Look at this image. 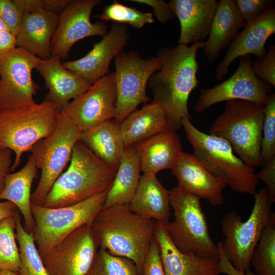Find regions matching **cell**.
I'll return each mask as SVG.
<instances>
[{
  "label": "cell",
  "instance_id": "obj_1",
  "mask_svg": "<svg viewBox=\"0 0 275 275\" xmlns=\"http://www.w3.org/2000/svg\"><path fill=\"white\" fill-rule=\"evenodd\" d=\"M203 44L202 41L189 46L178 44L160 48L156 56L160 68L148 80L153 92V102L161 107L171 128L175 130L182 127L184 118L191 119L188 100L191 92L199 86L197 53Z\"/></svg>",
  "mask_w": 275,
  "mask_h": 275
},
{
  "label": "cell",
  "instance_id": "obj_2",
  "mask_svg": "<svg viewBox=\"0 0 275 275\" xmlns=\"http://www.w3.org/2000/svg\"><path fill=\"white\" fill-rule=\"evenodd\" d=\"M156 224L155 220L132 212L124 204L102 208L92 228L100 249L131 260L142 275Z\"/></svg>",
  "mask_w": 275,
  "mask_h": 275
},
{
  "label": "cell",
  "instance_id": "obj_3",
  "mask_svg": "<svg viewBox=\"0 0 275 275\" xmlns=\"http://www.w3.org/2000/svg\"><path fill=\"white\" fill-rule=\"evenodd\" d=\"M67 170L54 183L43 206L60 208L82 202L108 189L116 171L100 159L79 140Z\"/></svg>",
  "mask_w": 275,
  "mask_h": 275
},
{
  "label": "cell",
  "instance_id": "obj_4",
  "mask_svg": "<svg viewBox=\"0 0 275 275\" xmlns=\"http://www.w3.org/2000/svg\"><path fill=\"white\" fill-rule=\"evenodd\" d=\"M193 156L214 175L224 180L234 191L254 195L259 180L254 167L236 156L226 140L198 129L191 120L182 121Z\"/></svg>",
  "mask_w": 275,
  "mask_h": 275
},
{
  "label": "cell",
  "instance_id": "obj_5",
  "mask_svg": "<svg viewBox=\"0 0 275 275\" xmlns=\"http://www.w3.org/2000/svg\"><path fill=\"white\" fill-rule=\"evenodd\" d=\"M264 117L263 106L245 100L227 101L209 134L227 141L249 166L259 167Z\"/></svg>",
  "mask_w": 275,
  "mask_h": 275
},
{
  "label": "cell",
  "instance_id": "obj_6",
  "mask_svg": "<svg viewBox=\"0 0 275 275\" xmlns=\"http://www.w3.org/2000/svg\"><path fill=\"white\" fill-rule=\"evenodd\" d=\"M169 194L174 218L164 226L174 245L184 253L218 259L217 243L210 235L201 199L178 185Z\"/></svg>",
  "mask_w": 275,
  "mask_h": 275
},
{
  "label": "cell",
  "instance_id": "obj_7",
  "mask_svg": "<svg viewBox=\"0 0 275 275\" xmlns=\"http://www.w3.org/2000/svg\"><path fill=\"white\" fill-rule=\"evenodd\" d=\"M60 111L45 99L39 103L0 112V148L15 154L11 168L20 164L22 155L54 129Z\"/></svg>",
  "mask_w": 275,
  "mask_h": 275
},
{
  "label": "cell",
  "instance_id": "obj_8",
  "mask_svg": "<svg viewBox=\"0 0 275 275\" xmlns=\"http://www.w3.org/2000/svg\"><path fill=\"white\" fill-rule=\"evenodd\" d=\"M109 189L63 207L47 208L31 203L35 221L32 233L41 258L80 226L92 225L103 208Z\"/></svg>",
  "mask_w": 275,
  "mask_h": 275
},
{
  "label": "cell",
  "instance_id": "obj_9",
  "mask_svg": "<svg viewBox=\"0 0 275 275\" xmlns=\"http://www.w3.org/2000/svg\"><path fill=\"white\" fill-rule=\"evenodd\" d=\"M253 196L254 206L247 220L243 222L240 215L231 211L224 214L221 221L225 254L234 268L242 273L250 268L252 255L272 212L265 187Z\"/></svg>",
  "mask_w": 275,
  "mask_h": 275
},
{
  "label": "cell",
  "instance_id": "obj_10",
  "mask_svg": "<svg viewBox=\"0 0 275 275\" xmlns=\"http://www.w3.org/2000/svg\"><path fill=\"white\" fill-rule=\"evenodd\" d=\"M81 132L70 119L60 112L53 130L32 147L30 152L37 168L41 170V176L31 194V203L43 205L54 183L70 161Z\"/></svg>",
  "mask_w": 275,
  "mask_h": 275
},
{
  "label": "cell",
  "instance_id": "obj_11",
  "mask_svg": "<svg viewBox=\"0 0 275 275\" xmlns=\"http://www.w3.org/2000/svg\"><path fill=\"white\" fill-rule=\"evenodd\" d=\"M114 61L117 91L114 120L120 124L140 104L150 100L146 94L147 84L159 70L160 63L156 57L146 59L133 51H122Z\"/></svg>",
  "mask_w": 275,
  "mask_h": 275
},
{
  "label": "cell",
  "instance_id": "obj_12",
  "mask_svg": "<svg viewBox=\"0 0 275 275\" xmlns=\"http://www.w3.org/2000/svg\"><path fill=\"white\" fill-rule=\"evenodd\" d=\"M41 60L18 47L0 56V112L36 103L32 71Z\"/></svg>",
  "mask_w": 275,
  "mask_h": 275
},
{
  "label": "cell",
  "instance_id": "obj_13",
  "mask_svg": "<svg viewBox=\"0 0 275 275\" xmlns=\"http://www.w3.org/2000/svg\"><path fill=\"white\" fill-rule=\"evenodd\" d=\"M238 66L228 79L209 89H201L195 111L201 114L210 106L223 101L241 100L265 106L271 86L258 78L252 69L251 55L239 58Z\"/></svg>",
  "mask_w": 275,
  "mask_h": 275
},
{
  "label": "cell",
  "instance_id": "obj_14",
  "mask_svg": "<svg viewBox=\"0 0 275 275\" xmlns=\"http://www.w3.org/2000/svg\"><path fill=\"white\" fill-rule=\"evenodd\" d=\"M98 248L92 225L85 224L42 259L49 275H88Z\"/></svg>",
  "mask_w": 275,
  "mask_h": 275
},
{
  "label": "cell",
  "instance_id": "obj_15",
  "mask_svg": "<svg viewBox=\"0 0 275 275\" xmlns=\"http://www.w3.org/2000/svg\"><path fill=\"white\" fill-rule=\"evenodd\" d=\"M116 100L113 72L94 81L85 93L70 102L60 112L84 132L114 118Z\"/></svg>",
  "mask_w": 275,
  "mask_h": 275
},
{
  "label": "cell",
  "instance_id": "obj_16",
  "mask_svg": "<svg viewBox=\"0 0 275 275\" xmlns=\"http://www.w3.org/2000/svg\"><path fill=\"white\" fill-rule=\"evenodd\" d=\"M100 0H71L59 14L58 23L52 38L51 56L66 58L72 46L79 40L108 32L106 24L92 22L91 14Z\"/></svg>",
  "mask_w": 275,
  "mask_h": 275
},
{
  "label": "cell",
  "instance_id": "obj_17",
  "mask_svg": "<svg viewBox=\"0 0 275 275\" xmlns=\"http://www.w3.org/2000/svg\"><path fill=\"white\" fill-rule=\"evenodd\" d=\"M129 40L126 24L114 22L102 39L79 59L62 63L65 68L93 84L108 73L111 61L121 53Z\"/></svg>",
  "mask_w": 275,
  "mask_h": 275
},
{
  "label": "cell",
  "instance_id": "obj_18",
  "mask_svg": "<svg viewBox=\"0 0 275 275\" xmlns=\"http://www.w3.org/2000/svg\"><path fill=\"white\" fill-rule=\"evenodd\" d=\"M275 33V6L271 5L253 21L246 23L229 45L226 54L215 70L216 80H221L228 73L229 68L237 58L254 55L261 59L266 53L267 39Z\"/></svg>",
  "mask_w": 275,
  "mask_h": 275
},
{
  "label": "cell",
  "instance_id": "obj_19",
  "mask_svg": "<svg viewBox=\"0 0 275 275\" xmlns=\"http://www.w3.org/2000/svg\"><path fill=\"white\" fill-rule=\"evenodd\" d=\"M178 185L185 191L203 199L213 206L222 205L226 182L214 175L193 154L182 152L171 169Z\"/></svg>",
  "mask_w": 275,
  "mask_h": 275
},
{
  "label": "cell",
  "instance_id": "obj_20",
  "mask_svg": "<svg viewBox=\"0 0 275 275\" xmlns=\"http://www.w3.org/2000/svg\"><path fill=\"white\" fill-rule=\"evenodd\" d=\"M153 236L159 250L165 275H219L217 259L181 252L169 237L164 225L156 222Z\"/></svg>",
  "mask_w": 275,
  "mask_h": 275
},
{
  "label": "cell",
  "instance_id": "obj_21",
  "mask_svg": "<svg viewBox=\"0 0 275 275\" xmlns=\"http://www.w3.org/2000/svg\"><path fill=\"white\" fill-rule=\"evenodd\" d=\"M36 70L45 81L48 89L45 99L60 112L70 102L85 93L92 84L64 67L56 57L41 60Z\"/></svg>",
  "mask_w": 275,
  "mask_h": 275
},
{
  "label": "cell",
  "instance_id": "obj_22",
  "mask_svg": "<svg viewBox=\"0 0 275 275\" xmlns=\"http://www.w3.org/2000/svg\"><path fill=\"white\" fill-rule=\"evenodd\" d=\"M218 2L215 0H171L169 3L179 19L178 44L187 46L208 36Z\"/></svg>",
  "mask_w": 275,
  "mask_h": 275
},
{
  "label": "cell",
  "instance_id": "obj_23",
  "mask_svg": "<svg viewBox=\"0 0 275 275\" xmlns=\"http://www.w3.org/2000/svg\"><path fill=\"white\" fill-rule=\"evenodd\" d=\"M59 14L50 11L24 13L16 46L44 60L51 56L50 46Z\"/></svg>",
  "mask_w": 275,
  "mask_h": 275
},
{
  "label": "cell",
  "instance_id": "obj_24",
  "mask_svg": "<svg viewBox=\"0 0 275 275\" xmlns=\"http://www.w3.org/2000/svg\"><path fill=\"white\" fill-rule=\"evenodd\" d=\"M138 152L141 171L156 175L172 169L181 153V141L175 130L169 128L133 145Z\"/></svg>",
  "mask_w": 275,
  "mask_h": 275
},
{
  "label": "cell",
  "instance_id": "obj_25",
  "mask_svg": "<svg viewBox=\"0 0 275 275\" xmlns=\"http://www.w3.org/2000/svg\"><path fill=\"white\" fill-rule=\"evenodd\" d=\"M245 24L233 0H221L218 2L208 38L203 41L201 48L207 61L210 63L214 62Z\"/></svg>",
  "mask_w": 275,
  "mask_h": 275
},
{
  "label": "cell",
  "instance_id": "obj_26",
  "mask_svg": "<svg viewBox=\"0 0 275 275\" xmlns=\"http://www.w3.org/2000/svg\"><path fill=\"white\" fill-rule=\"evenodd\" d=\"M130 210L142 217L166 225L171 216L169 191L156 174L143 173L135 192L128 204Z\"/></svg>",
  "mask_w": 275,
  "mask_h": 275
},
{
  "label": "cell",
  "instance_id": "obj_27",
  "mask_svg": "<svg viewBox=\"0 0 275 275\" xmlns=\"http://www.w3.org/2000/svg\"><path fill=\"white\" fill-rule=\"evenodd\" d=\"M119 125L125 148L171 128L161 107L153 101L135 109Z\"/></svg>",
  "mask_w": 275,
  "mask_h": 275
},
{
  "label": "cell",
  "instance_id": "obj_28",
  "mask_svg": "<svg viewBox=\"0 0 275 275\" xmlns=\"http://www.w3.org/2000/svg\"><path fill=\"white\" fill-rule=\"evenodd\" d=\"M37 170L35 160L30 155L21 169L7 174L4 189L0 194V200L13 203L20 211L24 221V228L29 233L33 232L35 225L31 207V191Z\"/></svg>",
  "mask_w": 275,
  "mask_h": 275
},
{
  "label": "cell",
  "instance_id": "obj_29",
  "mask_svg": "<svg viewBox=\"0 0 275 275\" xmlns=\"http://www.w3.org/2000/svg\"><path fill=\"white\" fill-rule=\"evenodd\" d=\"M80 141L104 163L117 171L125 149L119 123L112 119L103 122L82 132Z\"/></svg>",
  "mask_w": 275,
  "mask_h": 275
},
{
  "label": "cell",
  "instance_id": "obj_30",
  "mask_svg": "<svg viewBox=\"0 0 275 275\" xmlns=\"http://www.w3.org/2000/svg\"><path fill=\"white\" fill-rule=\"evenodd\" d=\"M139 156L134 145L125 148L102 208L116 204H128L133 196L141 178Z\"/></svg>",
  "mask_w": 275,
  "mask_h": 275
},
{
  "label": "cell",
  "instance_id": "obj_31",
  "mask_svg": "<svg viewBox=\"0 0 275 275\" xmlns=\"http://www.w3.org/2000/svg\"><path fill=\"white\" fill-rule=\"evenodd\" d=\"M15 219L16 237L20 259L17 275H49L37 250L33 233H29L24 229L17 211Z\"/></svg>",
  "mask_w": 275,
  "mask_h": 275
},
{
  "label": "cell",
  "instance_id": "obj_32",
  "mask_svg": "<svg viewBox=\"0 0 275 275\" xmlns=\"http://www.w3.org/2000/svg\"><path fill=\"white\" fill-rule=\"evenodd\" d=\"M256 275H275V213L272 212L251 259Z\"/></svg>",
  "mask_w": 275,
  "mask_h": 275
},
{
  "label": "cell",
  "instance_id": "obj_33",
  "mask_svg": "<svg viewBox=\"0 0 275 275\" xmlns=\"http://www.w3.org/2000/svg\"><path fill=\"white\" fill-rule=\"evenodd\" d=\"M15 228V214L0 221V270L17 273L20 259Z\"/></svg>",
  "mask_w": 275,
  "mask_h": 275
},
{
  "label": "cell",
  "instance_id": "obj_34",
  "mask_svg": "<svg viewBox=\"0 0 275 275\" xmlns=\"http://www.w3.org/2000/svg\"><path fill=\"white\" fill-rule=\"evenodd\" d=\"M88 275H139L135 263L100 249Z\"/></svg>",
  "mask_w": 275,
  "mask_h": 275
},
{
  "label": "cell",
  "instance_id": "obj_35",
  "mask_svg": "<svg viewBox=\"0 0 275 275\" xmlns=\"http://www.w3.org/2000/svg\"><path fill=\"white\" fill-rule=\"evenodd\" d=\"M95 17L102 20H112L119 23L128 24L136 29H141L146 24L154 22L152 13L142 12L116 1L105 6L102 14Z\"/></svg>",
  "mask_w": 275,
  "mask_h": 275
},
{
  "label": "cell",
  "instance_id": "obj_36",
  "mask_svg": "<svg viewBox=\"0 0 275 275\" xmlns=\"http://www.w3.org/2000/svg\"><path fill=\"white\" fill-rule=\"evenodd\" d=\"M275 158V94L272 93L264 106L260 151L261 166Z\"/></svg>",
  "mask_w": 275,
  "mask_h": 275
},
{
  "label": "cell",
  "instance_id": "obj_37",
  "mask_svg": "<svg viewBox=\"0 0 275 275\" xmlns=\"http://www.w3.org/2000/svg\"><path fill=\"white\" fill-rule=\"evenodd\" d=\"M255 75L259 79L275 87V45L272 44L265 56L252 65Z\"/></svg>",
  "mask_w": 275,
  "mask_h": 275
},
{
  "label": "cell",
  "instance_id": "obj_38",
  "mask_svg": "<svg viewBox=\"0 0 275 275\" xmlns=\"http://www.w3.org/2000/svg\"><path fill=\"white\" fill-rule=\"evenodd\" d=\"M23 14L50 11L59 14L71 0H14Z\"/></svg>",
  "mask_w": 275,
  "mask_h": 275
},
{
  "label": "cell",
  "instance_id": "obj_39",
  "mask_svg": "<svg viewBox=\"0 0 275 275\" xmlns=\"http://www.w3.org/2000/svg\"><path fill=\"white\" fill-rule=\"evenodd\" d=\"M235 5L246 23L257 18L271 5L272 0H235Z\"/></svg>",
  "mask_w": 275,
  "mask_h": 275
},
{
  "label": "cell",
  "instance_id": "obj_40",
  "mask_svg": "<svg viewBox=\"0 0 275 275\" xmlns=\"http://www.w3.org/2000/svg\"><path fill=\"white\" fill-rule=\"evenodd\" d=\"M23 15L14 0H0V18L16 36L20 29Z\"/></svg>",
  "mask_w": 275,
  "mask_h": 275
},
{
  "label": "cell",
  "instance_id": "obj_41",
  "mask_svg": "<svg viewBox=\"0 0 275 275\" xmlns=\"http://www.w3.org/2000/svg\"><path fill=\"white\" fill-rule=\"evenodd\" d=\"M142 275H165L158 244L154 236L146 256Z\"/></svg>",
  "mask_w": 275,
  "mask_h": 275
},
{
  "label": "cell",
  "instance_id": "obj_42",
  "mask_svg": "<svg viewBox=\"0 0 275 275\" xmlns=\"http://www.w3.org/2000/svg\"><path fill=\"white\" fill-rule=\"evenodd\" d=\"M262 169L256 173L258 180L263 181L265 185L270 201L275 202V158L261 166Z\"/></svg>",
  "mask_w": 275,
  "mask_h": 275
},
{
  "label": "cell",
  "instance_id": "obj_43",
  "mask_svg": "<svg viewBox=\"0 0 275 275\" xmlns=\"http://www.w3.org/2000/svg\"><path fill=\"white\" fill-rule=\"evenodd\" d=\"M130 2L144 4L151 6L158 21L164 24L175 16L169 4L162 0H130Z\"/></svg>",
  "mask_w": 275,
  "mask_h": 275
},
{
  "label": "cell",
  "instance_id": "obj_44",
  "mask_svg": "<svg viewBox=\"0 0 275 275\" xmlns=\"http://www.w3.org/2000/svg\"><path fill=\"white\" fill-rule=\"evenodd\" d=\"M12 153L10 149L0 148V194L5 186L6 177L11 171Z\"/></svg>",
  "mask_w": 275,
  "mask_h": 275
},
{
  "label": "cell",
  "instance_id": "obj_45",
  "mask_svg": "<svg viewBox=\"0 0 275 275\" xmlns=\"http://www.w3.org/2000/svg\"><path fill=\"white\" fill-rule=\"evenodd\" d=\"M218 251V261L220 273H225L227 275H256L250 269L245 273L237 270L228 259L224 250L221 248L219 249Z\"/></svg>",
  "mask_w": 275,
  "mask_h": 275
},
{
  "label": "cell",
  "instance_id": "obj_46",
  "mask_svg": "<svg viewBox=\"0 0 275 275\" xmlns=\"http://www.w3.org/2000/svg\"><path fill=\"white\" fill-rule=\"evenodd\" d=\"M17 47L16 36L11 32H0V56Z\"/></svg>",
  "mask_w": 275,
  "mask_h": 275
},
{
  "label": "cell",
  "instance_id": "obj_47",
  "mask_svg": "<svg viewBox=\"0 0 275 275\" xmlns=\"http://www.w3.org/2000/svg\"><path fill=\"white\" fill-rule=\"evenodd\" d=\"M17 209L16 205L10 201L0 202V221L4 218L14 215L17 211Z\"/></svg>",
  "mask_w": 275,
  "mask_h": 275
},
{
  "label": "cell",
  "instance_id": "obj_48",
  "mask_svg": "<svg viewBox=\"0 0 275 275\" xmlns=\"http://www.w3.org/2000/svg\"><path fill=\"white\" fill-rule=\"evenodd\" d=\"M0 32H10L7 25L0 18Z\"/></svg>",
  "mask_w": 275,
  "mask_h": 275
},
{
  "label": "cell",
  "instance_id": "obj_49",
  "mask_svg": "<svg viewBox=\"0 0 275 275\" xmlns=\"http://www.w3.org/2000/svg\"><path fill=\"white\" fill-rule=\"evenodd\" d=\"M0 275H17V273L9 270H0Z\"/></svg>",
  "mask_w": 275,
  "mask_h": 275
}]
</instances>
